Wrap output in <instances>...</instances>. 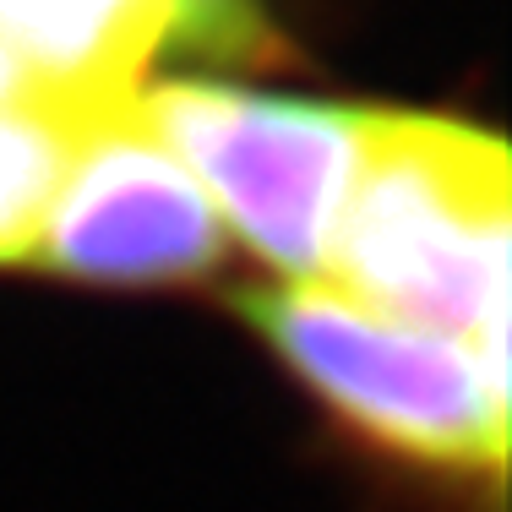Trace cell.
Listing matches in <instances>:
<instances>
[{"label":"cell","instance_id":"obj_3","mask_svg":"<svg viewBox=\"0 0 512 512\" xmlns=\"http://www.w3.org/2000/svg\"><path fill=\"white\" fill-rule=\"evenodd\" d=\"M131 104L240 246L284 284H322L371 109L213 77H164Z\"/></svg>","mask_w":512,"mask_h":512},{"label":"cell","instance_id":"obj_2","mask_svg":"<svg viewBox=\"0 0 512 512\" xmlns=\"http://www.w3.org/2000/svg\"><path fill=\"white\" fill-rule=\"evenodd\" d=\"M235 316L344 425L376 447L453 474L507 480V365L360 311L327 284H251Z\"/></svg>","mask_w":512,"mask_h":512},{"label":"cell","instance_id":"obj_1","mask_svg":"<svg viewBox=\"0 0 512 512\" xmlns=\"http://www.w3.org/2000/svg\"><path fill=\"white\" fill-rule=\"evenodd\" d=\"M507 224L502 131L371 109L322 284L371 316L507 365Z\"/></svg>","mask_w":512,"mask_h":512},{"label":"cell","instance_id":"obj_4","mask_svg":"<svg viewBox=\"0 0 512 512\" xmlns=\"http://www.w3.org/2000/svg\"><path fill=\"white\" fill-rule=\"evenodd\" d=\"M224 256L229 229L213 202L142 126L126 93L71 126L22 267L99 289H169L202 284Z\"/></svg>","mask_w":512,"mask_h":512},{"label":"cell","instance_id":"obj_5","mask_svg":"<svg viewBox=\"0 0 512 512\" xmlns=\"http://www.w3.org/2000/svg\"><path fill=\"white\" fill-rule=\"evenodd\" d=\"M88 109L93 104H60L44 93L0 99V262L22 267L33 218L50 197L66 137Z\"/></svg>","mask_w":512,"mask_h":512}]
</instances>
